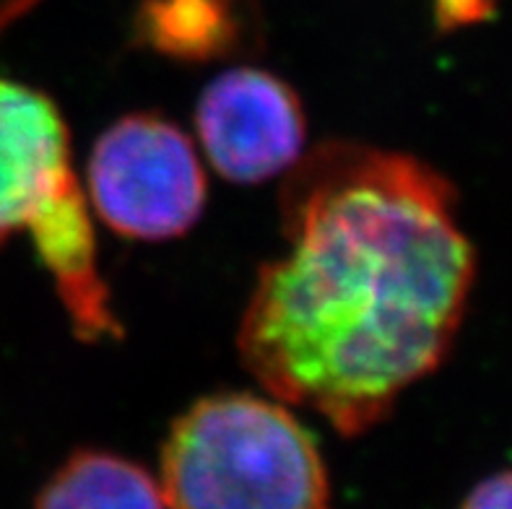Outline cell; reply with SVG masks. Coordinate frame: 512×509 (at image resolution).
<instances>
[{
  "label": "cell",
  "mask_w": 512,
  "mask_h": 509,
  "mask_svg": "<svg viewBox=\"0 0 512 509\" xmlns=\"http://www.w3.org/2000/svg\"><path fill=\"white\" fill-rule=\"evenodd\" d=\"M279 200L286 250L255 276L237 351L271 398L359 437L461 330L476 258L458 193L422 159L325 141Z\"/></svg>",
  "instance_id": "6da1fadb"
},
{
  "label": "cell",
  "mask_w": 512,
  "mask_h": 509,
  "mask_svg": "<svg viewBox=\"0 0 512 509\" xmlns=\"http://www.w3.org/2000/svg\"><path fill=\"white\" fill-rule=\"evenodd\" d=\"M34 509H167L159 478L136 460L78 450L39 489Z\"/></svg>",
  "instance_id": "52a82bcc"
},
{
  "label": "cell",
  "mask_w": 512,
  "mask_h": 509,
  "mask_svg": "<svg viewBox=\"0 0 512 509\" xmlns=\"http://www.w3.org/2000/svg\"><path fill=\"white\" fill-rule=\"evenodd\" d=\"M167 509H331L307 426L276 398L211 393L182 411L159 455Z\"/></svg>",
  "instance_id": "7a4b0ae2"
},
{
  "label": "cell",
  "mask_w": 512,
  "mask_h": 509,
  "mask_svg": "<svg viewBox=\"0 0 512 509\" xmlns=\"http://www.w3.org/2000/svg\"><path fill=\"white\" fill-rule=\"evenodd\" d=\"M136 26L146 45L182 60L224 55L240 37L234 0H143Z\"/></svg>",
  "instance_id": "ba28073f"
},
{
  "label": "cell",
  "mask_w": 512,
  "mask_h": 509,
  "mask_svg": "<svg viewBox=\"0 0 512 509\" xmlns=\"http://www.w3.org/2000/svg\"><path fill=\"white\" fill-rule=\"evenodd\" d=\"M39 260L52 276L73 330L81 341L120 336V323L110 304V291L97 265V237L89 200L76 182L42 211L29 229Z\"/></svg>",
  "instance_id": "8992f818"
},
{
  "label": "cell",
  "mask_w": 512,
  "mask_h": 509,
  "mask_svg": "<svg viewBox=\"0 0 512 509\" xmlns=\"http://www.w3.org/2000/svg\"><path fill=\"white\" fill-rule=\"evenodd\" d=\"M84 193L99 221L120 237L167 242L198 224L208 185L185 130L154 112H133L97 138Z\"/></svg>",
  "instance_id": "3957f363"
},
{
  "label": "cell",
  "mask_w": 512,
  "mask_h": 509,
  "mask_svg": "<svg viewBox=\"0 0 512 509\" xmlns=\"http://www.w3.org/2000/svg\"><path fill=\"white\" fill-rule=\"evenodd\" d=\"M461 509H512V471L484 478L468 494Z\"/></svg>",
  "instance_id": "9c48e42d"
},
{
  "label": "cell",
  "mask_w": 512,
  "mask_h": 509,
  "mask_svg": "<svg viewBox=\"0 0 512 509\" xmlns=\"http://www.w3.org/2000/svg\"><path fill=\"white\" fill-rule=\"evenodd\" d=\"M195 133L224 180L258 185L286 174L302 159L307 120L297 91L284 78L237 65L201 91Z\"/></svg>",
  "instance_id": "277c9868"
},
{
  "label": "cell",
  "mask_w": 512,
  "mask_h": 509,
  "mask_svg": "<svg viewBox=\"0 0 512 509\" xmlns=\"http://www.w3.org/2000/svg\"><path fill=\"white\" fill-rule=\"evenodd\" d=\"M76 182L68 125L55 102L0 78V242L29 229Z\"/></svg>",
  "instance_id": "5b68a950"
}]
</instances>
